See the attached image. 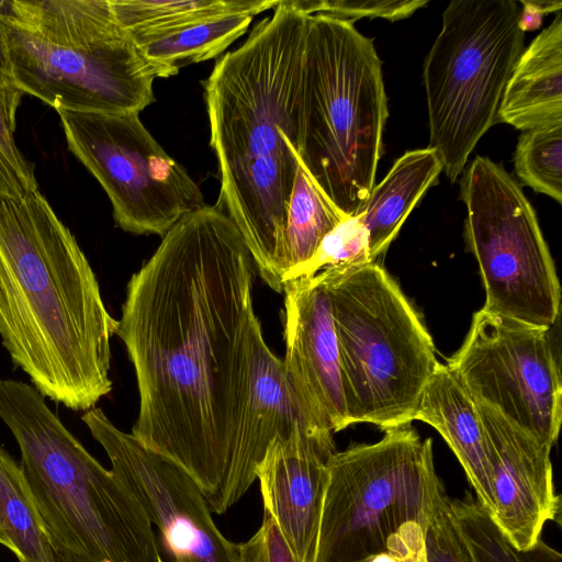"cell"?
I'll return each mask as SVG.
<instances>
[{
	"label": "cell",
	"instance_id": "cell-6",
	"mask_svg": "<svg viewBox=\"0 0 562 562\" xmlns=\"http://www.w3.org/2000/svg\"><path fill=\"white\" fill-rule=\"evenodd\" d=\"M389 115L382 63L353 22L311 15L297 102L296 144L305 170L346 215L375 184Z\"/></svg>",
	"mask_w": 562,
	"mask_h": 562
},
{
	"label": "cell",
	"instance_id": "cell-26",
	"mask_svg": "<svg viewBox=\"0 0 562 562\" xmlns=\"http://www.w3.org/2000/svg\"><path fill=\"white\" fill-rule=\"evenodd\" d=\"M518 178L536 192L562 202V122L520 134L514 155Z\"/></svg>",
	"mask_w": 562,
	"mask_h": 562
},
{
	"label": "cell",
	"instance_id": "cell-25",
	"mask_svg": "<svg viewBox=\"0 0 562 562\" xmlns=\"http://www.w3.org/2000/svg\"><path fill=\"white\" fill-rule=\"evenodd\" d=\"M450 503L474 562H562V554L541 538L527 549L515 547L472 494Z\"/></svg>",
	"mask_w": 562,
	"mask_h": 562
},
{
	"label": "cell",
	"instance_id": "cell-9",
	"mask_svg": "<svg viewBox=\"0 0 562 562\" xmlns=\"http://www.w3.org/2000/svg\"><path fill=\"white\" fill-rule=\"evenodd\" d=\"M515 0H453L424 65L430 144L454 182L481 137L499 122L524 46Z\"/></svg>",
	"mask_w": 562,
	"mask_h": 562
},
{
	"label": "cell",
	"instance_id": "cell-19",
	"mask_svg": "<svg viewBox=\"0 0 562 562\" xmlns=\"http://www.w3.org/2000/svg\"><path fill=\"white\" fill-rule=\"evenodd\" d=\"M499 122L525 132L562 122V16L521 53L506 86Z\"/></svg>",
	"mask_w": 562,
	"mask_h": 562
},
{
	"label": "cell",
	"instance_id": "cell-16",
	"mask_svg": "<svg viewBox=\"0 0 562 562\" xmlns=\"http://www.w3.org/2000/svg\"><path fill=\"white\" fill-rule=\"evenodd\" d=\"M334 440H322L295 427L276 436L256 469L263 510L270 514L302 562H315L327 462Z\"/></svg>",
	"mask_w": 562,
	"mask_h": 562
},
{
	"label": "cell",
	"instance_id": "cell-32",
	"mask_svg": "<svg viewBox=\"0 0 562 562\" xmlns=\"http://www.w3.org/2000/svg\"><path fill=\"white\" fill-rule=\"evenodd\" d=\"M2 0H0V10H1ZM0 95L3 100L5 108L8 109L10 115L16 120L18 109L21 104L22 100V91L16 87L12 70L11 64L7 50V46L4 43V38L1 32L0 26Z\"/></svg>",
	"mask_w": 562,
	"mask_h": 562
},
{
	"label": "cell",
	"instance_id": "cell-17",
	"mask_svg": "<svg viewBox=\"0 0 562 562\" xmlns=\"http://www.w3.org/2000/svg\"><path fill=\"white\" fill-rule=\"evenodd\" d=\"M300 427L311 437L333 440L307 414L283 367L265 341L258 324L252 338V374L249 395L240 419L234 457V479L243 497L256 481V469L276 436H289Z\"/></svg>",
	"mask_w": 562,
	"mask_h": 562
},
{
	"label": "cell",
	"instance_id": "cell-24",
	"mask_svg": "<svg viewBox=\"0 0 562 562\" xmlns=\"http://www.w3.org/2000/svg\"><path fill=\"white\" fill-rule=\"evenodd\" d=\"M252 16L225 14L136 41L151 60L178 70L180 67L217 57L244 35Z\"/></svg>",
	"mask_w": 562,
	"mask_h": 562
},
{
	"label": "cell",
	"instance_id": "cell-35",
	"mask_svg": "<svg viewBox=\"0 0 562 562\" xmlns=\"http://www.w3.org/2000/svg\"><path fill=\"white\" fill-rule=\"evenodd\" d=\"M366 562H403V561L398 560L394 557H391V555L382 554V555L374 557Z\"/></svg>",
	"mask_w": 562,
	"mask_h": 562
},
{
	"label": "cell",
	"instance_id": "cell-29",
	"mask_svg": "<svg viewBox=\"0 0 562 562\" xmlns=\"http://www.w3.org/2000/svg\"><path fill=\"white\" fill-rule=\"evenodd\" d=\"M14 120L0 95V195L23 198L38 191L35 164L19 149Z\"/></svg>",
	"mask_w": 562,
	"mask_h": 562
},
{
	"label": "cell",
	"instance_id": "cell-20",
	"mask_svg": "<svg viewBox=\"0 0 562 562\" xmlns=\"http://www.w3.org/2000/svg\"><path fill=\"white\" fill-rule=\"evenodd\" d=\"M443 170L432 147L408 150L371 189L359 215L369 234L371 261L383 255L426 191Z\"/></svg>",
	"mask_w": 562,
	"mask_h": 562
},
{
	"label": "cell",
	"instance_id": "cell-34",
	"mask_svg": "<svg viewBox=\"0 0 562 562\" xmlns=\"http://www.w3.org/2000/svg\"><path fill=\"white\" fill-rule=\"evenodd\" d=\"M52 562H90L82 555L72 553L66 549L54 547V554Z\"/></svg>",
	"mask_w": 562,
	"mask_h": 562
},
{
	"label": "cell",
	"instance_id": "cell-18",
	"mask_svg": "<svg viewBox=\"0 0 562 562\" xmlns=\"http://www.w3.org/2000/svg\"><path fill=\"white\" fill-rule=\"evenodd\" d=\"M414 420L434 427L461 463L477 502L495 510L493 471L484 427L473 397L447 364L438 363L418 400Z\"/></svg>",
	"mask_w": 562,
	"mask_h": 562
},
{
	"label": "cell",
	"instance_id": "cell-23",
	"mask_svg": "<svg viewBox=\"0 0 562 562\" xmlns=\"http://www.w3.org/2000/svg\"><path fill=\"white\" fill-rule=\"evenodd\" d=\"M289 146L291 148L290 140ZM296 160L297 168L285 221L286 273L283 286L286 276L310 261L324 237L348 217L318 188L297 158Z\"/></svg>",
	"mask_w": 562,
	"mask_h": 562
},
{
	"label": "cell",
	"instance_id": "cell-11",
	"mask_svg": "<svg viewBox=\"0 0 562 562\" xmlns=\"http://www.w3.org/2000/svg\"><path fill=\"white\" fill-rule=\"evenodd\" d=\"M56 112L68 150L103 188L124 232L162 237L205 205L199 184L151 136L139 113Z\"/></svg>",
	"mask_w": 562,
	"mask_h": 562
},
{
	"label": "cell",
	"instance_id": "cell-12",
	"mask_svg": "<svg viewBox=\"0 0 562 562\" xmlns=\"http://www.w3.org/2000/svg\"><path fill=\"white\" fill-rule=\"evenodd\" d=\"M552 329L481 308L446 363L475 402L551 448L562 422V374Z\"/></svg>",
	"mask_w": 562,
	"mask_h": 562
},
{
	"label": "cell",
	"instance_id": "cell-36",
	"mask_svg": "<svg viewBox=\"0 0 562 562\" xmlns=\"http://www.w3.org/2000/svg\"><path fill=\"white\" fill-rule=\"evenodd\" d=\"M159 562H164L162 558L159 560Z\"/></svg>",
	"mask_w": 562,
	"mask_h": 562
},
{
	"label": "cell",
	"instance_id": "cell-31",
	"mask_svg": "<svg viewBox=\"0 0 562 562\" xmlns=\"http://www.w3.org/2000/svg\"><path fill=\"white\" fill-rule=\"evenodd\" d=\"M238 550L240 562H302L266 510L260 528Z\"/></svg>",
	"mask_w": 562,
	"mask_h": 562
},
{
	"label": "cell",
	"instance_id": "cell-8",
	"mask_svg": "<svg viewBox=\"0 0 562 562\" xmlns=\"http://www.w3.org/2000/svg\"><path fill=\"white\" fill-rule=\"evenodd\" d=\"M330 301L349 426L409 424L438 366L435 344L386 270L371 261L319 271Z\"/></svg>",
	"mask_w": 562,
	"mask_h": 562
},
{
	"label": "cell",
	"instance_id": "cell-10",
	"mask_svg": "<svg viewBox=\"0 0 562 562\" xmlns=\"http://www.w3.org/2000/svg\"><path fill=\"white\" fill-rule=\"evenodd\" d=\"M465 239L485 290L484 311L551 328L561 286L537 214L504 167L476 156L461 180Z\"/></svg>",
	"mask_w": 562,
	"mask_h": 562
},
{
	"label": "cell",
	"instance_id": "cell-1",
	"mask_svg": "<svg viewBox=\"0 0 562 562\" xmlns=\"http://www.w3.org/2000/svg\"><path fill=\"white\" fill-rule=\"evenodd\" d=\"M255 272L234 222L205 204L181 217L131 277L115 331L139 394L132 434L179 467L216 514L241 498L234 457L260 324Z\"/></svg>",
	"mask_w": 562,
	"mask_h": 562
},
{
	"label": "cell",
	"instance_id": "cell-4",
	"mask_svg": "<svg viewBox=\"0 0 562 562\" xmlns=\"http://www.w3.org/2000/svg\"><path fill=\"white\" fill-rule=\"evenodd\" d=\"M14 82L57 110L139 113L154 81L179 71L146 56L111 0H2Z\"/></svg>",
	"mask_w": 562,
	"mask_h": 562
},
{
	"label": "cell",
	"instance_id": "cell-21",
	"mask_svg": "<svg viewBox=\"0 0 562 562\" xmlns=\"http://www.w3.org/2000/svg\"><path fill=\"white\" fill-rule=\"evenodd\" d=\"M0 544L19 562H52L54 546L20 463L0 443Z\"/></svg>",
	"mask_w": 562,
	"mask_h": 562
},
{
	"label": "cell",
	"instance_id": "cell-30",
	"mask_svg": "<svg viewBox=\"0 0 562 562\" xmlns=\"http://www.w3.org/2000/svg\"><path fill=\"white\" fill-rule=\"evenodd\" d=\"M295 9L308 14H325L353 22L361 18L389 21L406 19L425 7L426 0H289Z\"/></svg>",
	"mask_w": 562,
	"mask_h": 562
},
{
	"label": "cell",
	"instance_id": "cell-28",
	"mask_svg": "<svg viewBox=\"0 0 562 562\" xmlns=\"http://www.w3.org/2000/svg\"><path fill=\"white\" fill-rule=\"evenodd\" d=\"M424 562H474L443 485L431 505L424 540Z\"/></svg>",
	"mask_w": 562,
	"mask_h": 562
},
{
	"label": "cell",
	"instance_id": "cell-7",
	"mask_svg": "<svg viewBox=\"0 0 562 562\" xmlns=\"http://www.w3.org/2000/svg\"><path fill=\"white\" fill-rule=\"evenodd\" d=\"M373 443L334 452L315 562H366L386 554L424 562V540L442 485L432 440L412 423L383 430Z\"/></svg>",
	"mask_w": 562,
	"mask_h": 562
},
{
	"label": "cell",
	"instance_id": "cell-3",
	"mask_svg": "<svg viewBox=\"0 0 562 562\" xmlns=\"http://www.w3.org/2000/svg\"><path fill=\"white\" fill-rule=\"evenodd\" d=\"M109 313L76 237L38 191L0 195V338L50 401L79 412L112 391Z\"/></svg>",
	"mask_w": 562,
	"mask_h": 562
},
{
	"label": "cell",
	"instance_id": "cell-5",
	"mask_svg": "<svg viewBox=\"0 0 562 562\" xmlns=\"http://www.w3.org/2000/svg\"><path fill=\"white\" fill-rule=\"evenodd\" d=\"M0 419L54 547L90 562H159L154 526L133 493L66 428L45 397L0 379Z\"/></svg>",
	"mask_w": 562,
	"mask_h": 562
},
{
	"label": "cell",
	"instance_id": "cell-27",
	"mask_svg": "<svg viewBox=\"0 0 562 562\" xmlns=\"http://www.w3.org/2000/svg\"><path fill=\"white\" fill-rule=\"evenodd\" d=\"M366 262H371L368 231L359 214L348 216L324 237L310 261L286 276L284 284L313 277L329 267Z\"/></svg>",
	"mask_w": 562,
	"mask_h": 562
},
{
	"label": "cell",
	"instance_id": "cell-33",
	"mask_svg": "<svg viewBox=\"0 0 562 562\" xmlns=\"http://www.w3.org/2000/svg\"><path fill=\"white\" fill-rule=\"evenodd\" d=\"M522 4L519 27L522 32L537 29L541 23L543 13L552 11H561L562 3L560 1H519Z\"/></svg>",
	"mask_w": 562,
	"mask_h": 562
},
{
	"label": "cell",
	"instance_id": "cell-14",
	"mask_svg": "<svg viewBox=\"0 0 562 562\" xmlns=\"http://www.w3.org/2000/svg\"><path fill=\"white\" fill-rule=\"evenodd\" d=\"M285 376L311 418L349 426L330 301L321 272L284 284Z\"/></svg>",
	"mask_w": 562,
	"mask_h": 562
},
{
	"label": "cell",
	"instance_id": "cell-15",
	"mask_svg": "<svg viewBox=\"0 0 562 562\" xmlns=\"http://www.w3.org/2000/svg\"><path fill=\"white\" fill-rule=\"evenodd\" d=\"M476 403L493 471L495 524L518 549L540 538L548 521L559 520L560 496L553 484L551 447Z\"/></svg>",
	"mask_w": 562,
	"mask_h": 562
},
{
	"label": "cell",
	"instance_id": "cell-13",
	"mask_svg": "<svg viewBox=\"0 0 562 562\" xmlns=\"http://www.w3.org/2000/svg\"><path fill=\"white\" fill-rule=\"evenodd\" d=\"M81 419L159 530L171 562H240L238 544L222 535L198 486L179 467L119 429L101 408Z\"/></svg>",
	"mask_w": 562,
	"mask_h": 562
},
{
	"label": "cell",
	"instance_id": "cell-2",
	"mask_svg": "<svg viewBox=\"0 0 562 562\" xmlns=\"http://www.w3.org/2000/svg\"><path fill=\"white\" fill-rule=\"evenodd\" d=\"M204 81L210 146L220 172L215 204L240 232L256 270L283 292L285 221L297 160V102L311 15L278 0Z\"/></svg>",
	"mask_w": 562,
	"mask_h": 562
},
{
	"label": "cell",
	"instance_id": "cell-22",
	"mask_svg": "<svg viewBox=\"0 0 562 562\" xmlns=\"http://www.w3.org/2000/svg\"><path fill=\"white\" fill-rule=\"evenodd\" d=\"M114 12L135 41L165 34L184 25L225 14L251 16L273 9L276 1L249 0H111Z\"/></svg>",
	"mask_w": 562,
	"mask_h": 562
}]
</instances>
